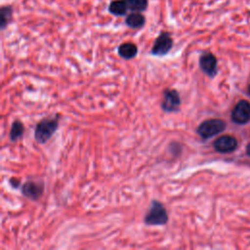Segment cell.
I'll return each instance as SVG.
<instances>
[{
  "label": "cell",
  "instance_id": "cell-6",
  "mask_svg": "<svg viewBox=\"0 0 250 250\" xmlns=\"http://www.w3.org/2000/svg\"><path fill=\"white\" fill-rule=\"evenodd\" d=\"M21 193L31 199V200H37L44 192V183L42 181H26L21 186Z\"/></svg>",
  "mask_w": 250,
  "mask_h": 250
},
{
  "label": "cell",
  "instance_id": "cell-17",
  "mask_svg": "<svg viewBox=\"0 0 250 250\" xmlns=\"http://www.w3.org/2000/svg\"><path fill=\"white\" fill-rule=\"evenodd\" d=\"M247 153L250 155V144H249L248 146H247Z\"/></svg>",
  "mask_w": 250,
  "mask_h": 250
},
{
  "label": "cell",
  "instance_id": "cell-10",
  "mask_svg": "<svg viewBox=\"0 0 250 250\" xmlns=\"http://www.w3.org/2000/svg\"><path fill=\"white\" fill-rule=\"evenodd\" d=\"M118 55L124 60H131L135 58L138 54V47L135 43L124 42L120 44L117 48Z\"/></svg>",
  "mask_w": 250,
  "mask_h": 250
},
{
  "label": "cell",
  "instance_id": "cell-15",
  "mask_svg": "<svg viewBox=\"0 0 250 250\" xmlns=\"http://www.w3.org/2000/svg\"><path fill=\"white\" fill-rule=\"evenodd\" d=\"M129 11L131 12H144L147 9L148 0H125Z\"/></svg>",
  "mask_w": 250,
  "mask_h": 250
},
{
  "label": "cell",
  "instance_id": "cell-13",
  "mask_svg": "<svg viewBox=\"0 0 250 250\" xmlns=\"http://www.w3.org/2000/svg\"><path fill=\"white\" fill-rule=\"evenodd\" d=\"M13 18V8L10 5H4L0 9V27L5 29Z\"/></svg>",
  "mask_w": 250,
  "mask_h": 250
},
{
  "label": "cell",
  "instance_id": "cell-11",
  "mask_svg": "<svg viewBox=\"0 0 250 250\" xmlns=\"http://www.w3.org/2000/svg\"><path fill=\"white\" fill-rule=\"evenodd\" d=\"M125 23L130 28L139 29L145 25L146 18L142 12H132L126 17Z\"/></svg>",
  "mask_w": 250,
  "mask_h": 250
},
{
  "label": "cell",
  "instance_id": "cell-16",
  "mask_svg": "<svg viewBox=\"0 0 250 250\" xmlns=\"http://www.w3.org/2000/svg\"><path fill=\"white\" fill-rule=\"evenodd\" d=\"M10 185L12 186V188H18L21 185V181L19 179H16V178H11L10 179Z\"/></svg>",
  "mask_w": 250,
  "mask_h": 250
},
{
  "label": "cell",
  "instance_id": "cell-8",
  "mask_svg": "<svg viewBox=\"0 0 250 250\" xmlns=\"http://www.w3.org/2000/svg\"><path fill=\"white\" fill-rule=\"evenodd\" d=\"M199 66L201 70L210 77H213L217 73V59L209 52L203 53L199 58Z\"/></svg>",
  "mask_w": 250,
  "mask_h": 250
},
{
  "label": "cell",
  "instance_id": "cell-14",
  "mask_svg": "<svg viewBox=\"0 0 250 250\" xmlns=\"http://www.w3.org/2000/svg\"><path fill=\"white\" fill-rule=\"evenodd\" d=\"M24 132V126L20 120H15L12 123L9 138L12 142H17L19 139H21Z\"/></svg>",
  "mask_w": 250,
  "mask_h": 250
},
{
  "label": "cell",
  "instance_id": "cell-3",
  "mask_svg": "<svg viewBox=\"0 0 250 250\" xmlns=\"http://www.w3.org/2000/svg\"><path fill=\"white\" fill-rule=\"evenodd\" d=\"M226 128V123L222 119L212 118L207 119L199 124L196 129V133L202 139H209L221 132H223Z\"/></svg>",
  "mask_w": 250,
  "mask_h": 250
},
{
  "label": "cell",
  "instance_id": "cell-18",
  "mask_svg": "<svg viewBox=\"0 0 250 250\" xmlns=\"http://www.w3.org/2000/svg\"><path fill=\"white\" fill-rule=\"evenodd\" d=\"M249 92H250V88H249Z\"/></svg>",
  "mask_w": 250,
  "mask_h": 250
},
{
  "label": "cell",
  "instance_id": "cell-12",
  "mask_svg": "<svg viewBox=\"0 0 250 250\" xmlns=\"http://www.w3.org/2000/svg\"><path fill=\"white\" fill-rule=\"evenodd\" d=\"M129 11L125 0H112L108 5V12L116 17L125 16Z\"/></svg>",
  "mask_w": 250,
  "mask_h": 250
},
{
  "label": "cell",
  "instance_id": "cell-4",
  "mask_svg": "<svg viewBox=\"0 0 250 250\" xmlns=\"http://www.w3.org/2000/svg\"><path fill=\"white\" fill-rule=\"evenodd\" d=\"M173 44L174 42L171 37V34L167 31H162L154 40L150 53L153 56L157 57L165 56L170 52V50L173 47Z\"/></svg>",
  "mask_w": 250,
  "mask_h": 250
},
{
  "label": "cell",
  "instance_id": "cell-7",
  "mask_svg": "<svg viewBox=\"0 0 250 250\" xmlns=\"http://www.w3.org/2000/svg\"><path fill=\"white\" fill-rule=\"evenodd\" d=\"M231 118L235 123H246L250 119V104L246 101L238 102L231 111Z\"/></svg>",
  "mask_w": 250,
  "mask_h": 250
},
{
  "label": "cell",
  "instance_id": "cell-9",
  "mask_svg": "<svg viewBox=\"0 0 250 250\" xmlns=\"http://www.w3.org/2000/svg\"><path fill=\"white\" fill-rule=\"evenodd\" d=\"M213 146L214 148L219 152H230L236 148L237 141L231 136L225 135L218 138L214 142Z\"/></svg>",
  "mask_w": 250,
  "mask_h": 250
},
{
  "label": "cell",
  "instance_id": "cell-1",
  "mask_svg": "<svg viewBox=\"0 0 250 250\" xmlns=\"http://www.w3.org/2000/svg\"><path fill=\"white\" fill-rule=\"evenodd\" d=\"M59 115H56L51 118H43L40 120L34 131L35 141L39 144H45L49 141L59 128Z\"/></svg>",
  "mask_w": 250,
  "mask_h": 250
},
{
  "label": "cell",
  "instance_id": "cell-2",
  "mask_svg": "<svg viewBox=\"0 0 250 250\" xmlns=\"http://www.w3.org/2000/svg\"><path fill=\"white\" fill-rule=\"evenodd\" d=\"M168 213L165 206L157 200H153L146 212L144 222L147 226H164L168 222Z\"/></svg>",
  "mask_w": 250,
  "mask_h": 250
},
{
  "label": "cell",
  "instance_id": "cell-5",
  "mask_svg": "<svg viewBox=\"0 0 250 250\" xmlns=\"http://www.w3.org/2000/svg\"><path fill=\"white\" fill-rule=\"evenodd\" d=\"M181 97L175 89L167 88L163 91V101L161 108L165 112H177L181 107Z\"/></svg>",
  "mask_w": 250,
  "mask_h": 250
}]
</instances>
